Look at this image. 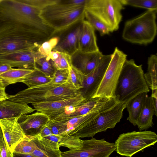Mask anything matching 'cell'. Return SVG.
<instances>
[{"mask_svg": "<svg viewBox=\"0 0 157 157\" xmlns=\"http://www.w3.org/2000/svg\"><path fill=\"white\" fill-rule=\"evenodd\" d=\"M52 61L57 70L67 69L71 65V56L63 53L59 52L58 57Z\"/></svg>", "mask_w": 157, "mask_h": 157, "instance_id": "d590c367", "label": "cell"}, {"mask_svg": "<svg viewBox=\"0 0 157 157\" xmlns=\"http://www.w3.org/2000/svg\"><path fill=\"white\" fill-rule=\"evenodd\" d=\"M1 1H2V0H0V3H1Z\"/></svg>", "mask_w": 157, "mask_h": 157, "instance_id": "681fc988", "label": "cell"}, {"mask_svg": "<svg viewBox=\"0 0 157 157\" xmlns=\"http://www.w3.org/2000/svg\"><path fill=\"white\" fill-rule=\"evenodd\" d=\"M59 0H25V2L42 10L50 5L57 3Z\"/></svg>", "mask_w": 157, "mask_h": 157, "instance_id": "8d00e7d4", "label": "cell"}, {"mask_svg": "<svg viewBox=\"0 0 157 157\" xmlns=\"http://www.w3.org/2000/svg\"><path fill=\"white\" fill-rule=\"evenodd\" d=\"M60 39L58 36L51 37L41 44L37 49V52L42 56H47L56 46Z\"/></svg>", "mask_w": 157, "mask_h": 157, "instance_id": "e575fe53", "label": "cell"}, {"mask_svg": "<svg viewBox=\"0 0 157 157\" xmlns=\"http://www.w3.org/2000/svg\"><path fill=\"white\" fill-rule=\"evenodd\" d=\"M50 120L46 114L37 112L21 116L18 118V122L26 136L32 137L39 134Z\"/></svg>", "mask_w": 157, "mask_h": 157, "instance_id": "2e32d148", "label": "cell"}, {"mask_svg": "<svg viewBox=\"0 0 157 157\" xmlns=\"http://www.w3.org/2000/svg\"><path fill=\"white\" fill-rule=\"evenodd\" d=\"M147 72L144 75L147 85L152 90L157 89V56L151 55L147 60Z\"/></svg>", "mask_w": 157, "mask_h": 157, "instance_id": "4316f807", "label": "cell"}, {"mask_svg": "<svg viewBox=\"0 0 157 157\" xmlns=\"http://www.w3.org/2000/svg\"><path fill=\"white\" fill-rule=\"evenodd\" d=\"M18 118L0 119L4 139L12 154L17 145L26 136L18 122Z\"/></svg>", "mask_w": 157, "mask_h": 157, "instance_id": "9a60e30c", "label": "cell"}, {"mask_svg": "<svg viewBox=\"0 0 157 157\" xmlns=\"http://www.w3.org/2000/svg\"></svg>", "mask_w": 157, "mask_h": 157, "instance_id": "f907efd6", "label": "cell"}, {"mask_svg": "<svg viewBox=\"0 0 157 157\" xmlns=\"http://www.w3.org/2000/svg\"><path fill=\"white\" fill-rule=\"evenodd\" d=\"M87 0H59L41 11V17L51 15L61 11L71 10L85 6Z\"/></svg>", "mask_w": 157, "mask_h": 157, "instance_id": "603a6c76", "label": "cell"}, {"mask_svg": "<svg viewBox=\"0 0 157 157\" xmlns=\"http://www.w3.org/2000/svg\"><path fill=\"white\" fill-rule=\"evenodd\" d=\"M37 49L0 54V65L12 68L34 69L36 67V60L44 56L38 53Z\"/></svg>", "mask_w": 157, "mask_h": 157, "instance_id": "7c38bea8", "label": "cell"}, {"mask_svg": "<svg viewBox=\"0 0 157 157\" xmlns=\"http://www.w3.org/2000/svg\"><path fill=\"white\" fill-rule=\"evenodd\" d=\"M85 6L75 9L59 12L41 17L56 33L66 29L84 20Z\"/></svg>", "mask_w": 157, "mask_h": 157, "instance_id": "8fae6325", "label": "cell"}, {"mask_svg": "<svg viewBox=\"0 0 157 157\" xmlns=\"http://www.w3.org/2000/svg\"><path fill=\"white\" fill-rule=\"evenodd\" d=\"M68 69L57 70L52 78V81L57 84H61L65 82L68 75Z\"/></svg>", "mask_w": 157, "mask_h": 157, "instance_id": "74e56055", "label": "cell"}, {"mask_svg": "<svg viewBox=\"0 0 157 157\" xmlns=\"http://www.w3.org/2000/svg\"><path fill=\"white\" fill-rule=\"evenodd\" d=\"M29 137L36 146L30 154L36 157H61L62 152L57 143L44 138L39 134Z\"/></svg>", "mask_w": 157, "mask_h": 157, "instance_id": "d6986e66", "label": "cell"}, {"mask_svg": "<svg viewBox=\"0 0 157 157\" xmlns=\"http://www.w3.org/2000/svg\"><path fill=\"white\" fill-rule=\"evenodd\" d=\"M81 21L63 37L60 38L53 51L70 56L78 50V40L81 29Z\"/></svg>", "mask_w": 157, "mask_h": 157, "instance_id": "44dd1931", "label": "cell"}, {"mask_svg": "<svg viewBox=\"0 0 157 157\" xmlns=\"http://www.w3.org/2000/svg\"><path fill=\"white\" fill-rule=\"evenodd\" d=\"M12 157H36L30 154L13 153Z\"/></svg>", "mask_w": 157, "mask_h": 157, "instance_id": "f6af8a7d", "label": "cell"}, {"mask_svg": "<svg viewBox=\"0 0 157 157\" xmlns=\"http://www.w3.org/2000/svg\"><path fill=\"white\" fill-rule=\"evenodd\" d=\"M41 11L25 0H2L0 3L3 20L31 28L48 40L56 33L41 17Z\"/></svg>", "mask_w": 157, "mask_h": 157, "instance_id": "6da1fadb", "label": "cell"}, {"mask_svg": "<svg viewBox=\"0 0 157 157\" xmlns=\"http://www.w3.org/2000/svg\"><path fill=\"white\" fill-rule=\"evenodd\" d=\"M147 96V93H143L135 96L127 103L126 108L129 113L127 120L134 126L136 125L143 104Z\"/></svg>", "mask_w": 157, "mask_h": 157, "instance_id": "d4e9b609", "label": "cell"}, {"mask_svg": "<svg viewBox=\"0 0 157 157\" xmlns=\"http://www.w3.org/2000/svg\"><path fill=\"white\" fill-rule=\"evenodd\" d=\"M35 110L28 104L7 100L0 101V119L19 118L22 116L32 113Z\"/></svg>", "mask_w": 157, "mask_h": 157, "instance_id": "ffe728a7", "label": "cell"}, {"mask_svg": "<svg viewBox=\"0 0 157 157\" xmlns=\"http://www.w3.org/2000/svg\"><path fill=\"white\" fill-rule=\"evenodd\" d=\"M79 92L70 82L61 84L50 82L28 87L14 95H7V100L23 104L52 102L73 98Z\"/></svg>", "mask_w": 157, "mask_h": 157, "instance_id": "7a4b0ae2", "label": "cell"}, {"mask_svg": "<svg viewBox=\"0 0 157 157\" xmlns=\"http://www.w3.org/2000/svg\"><path fill=\"white\" fill-rule=\"evenodd\" d=\"M43 138L57 143L60 138V135L52 134Z\"/></svg>", "mask_w": 157, "mask_h": 157, "instance_id": "ee69618b", "label": "cell"}, {"mask_svg": "<svg viewBox=\"0 0 157 157\" xmlns=\"http://www.w3.org/2000/svg\"><path fill=\"white\" fill-rule=\"evenodd\" d=\"M157 10H147L125 23L122 34L124 40L146 45L152 42L156 34Z\"/></svg>", "mask_w": 157, "mask_h": 157, "instance_id": "5b68a950", "label": "cell"}, {"mask_svg": "<svg viewBox=\"0 0 157 157\" xmlns=\"http://www.w3.org/2000/svg\"><path fill=\"white\" fill-rule=\"evenodd\" d=\"M157 141L156 133L150 131H135L121 134L114 143L119 155L131 157Z\"/></svg>", "mask_w": 157, "mask_h": 157, "instance_id": "ba28073f", "label": "cell"}, {"mask_svg": "<svg viewBox=\"0 0 157 157\" xmlns=\"http://www.w3.org/2000/svg\"><path fill=\"white\" fill-rule=\"evenodd\" d=\"M152 97L147 96L143 104L141 111L136 122L140 131L146 130L153 125V117L157 116Z\"/></svg>", "mask_w": 157, "mask_h": 157, "instance_id": "7402d4cb", "label": "cell"}, {"mask_svg": "<svg viewBox=\"0 0 157 157\" xmlns=\"http://www.w3.org/2000/svg\"><path fill=\"white\" fill-rule=\"evenodd\" d=\"M102 111H93L85 115L75 117L67 120L53 121H58L62 125L65 131V133L63 135H67L82 127Z\"/></svg>", "mask_w": 157, "mask_h": 157, "instance_id": "cb8c5ba5", "label": "cell"}, {"mask_svg": "<svg viewBox=\"0 0 157 157\" xmlns=\"http://www.w3.org/2000/svg\"><path fill=\"white\" fill-rule=\"evenodd\" d=\"M151 95L152 97L155 111L157 113V89L152 90Z\"/></svg>", "mask_w": 157, "mask_h": 157, "instance_id": "b9f144b4", "label": "cell"}, {"mask_svg": "<svg viewBox=\"0 0 157 157\" xmlns=\"http://www.w3.org/2000/svg\"><path fill=\"white\" fill-rule=\"evenodd\" d=\"M68 75L67 81L79 91L83 88L85 75L79 70L71 65L68 68Z\"/></svg>", "mask_w": 157, "mask_h": 157, "instance_id": "4dcf8cb0", "label": "cell"}, {"mask_svg": "<svg viewBox=\"0 0 157 157\" xmlns=\"http://www.w3.org/2000/svg\"><path fill=\"white\" fill-rule=\"evenodd\" d=\"M127 56L117 47L115 48L103 78L92 98H110L115 97L114 92L123 65L127 60Z\"/></svg>", "mask_w": 157, "mask_h": 157, "instance_id": "9c48e42d", "label": "cell"}, {"mask_svg": "<svg viewBox=\"0 0 157 157\" xmlns=\"http://www.w3.org/2000/svg\"><path fill=\"white\" fill-rule=\"evenodd\" d=\"M127 103L119 102L112 108L99 113L82 127L67 135L79 138L93 137L96 133L114 128L123 117Z\"/></svg>", "mask_w": 157, "mask_h": 157, "instance_id": "8992f818", "label": "cell"}, {"mask_svg": "<svg viewBox=\"0 0 157 157\" xmlns=\"http://www.w3.org/2000/svg\"><path fill=\"white\" fill-rule=\"evenodd\" d=\"M124 5L157 10V0H120Z\"/></svg>", "mask_w": 157, "mask_h": 157, "instance_id": "d6a6232c", "label": "cell"}, {"mask_svg": "<svg viewBox=\"0 0 157 157\" xmlns=\"http://www.w3.org/2000/svg\"><path fill=\"white\" fill-rule=\"evenodd\" d=\"M4 139V136L0 124V144Z\"/></svg>", "mask_w": 157, "mask_h": 157, "instance_id": "7dc6e473", "label": "cell"}, {"mask_svg": "<svg viewBox=\"0 0 157 157\" xmlns=\"http://www.w3.org/2000/svg\"><path fill=\"white\" fill-rule=\"evenodd\" d=\"M6 87L0 80V101L7 100V95L5 92Z\"/></svg>", "mask_w": 157, "mask_h": 157, "instance_id": "ab89813d", "label": "cell"}, {"mask_svg": "<svg viewBox=\"0 0 157 157\" xmlns=\"http://www.w3.org/2000/svg\"><path fill=\"white\" fill-rule=\"evenodd\" d=\"M81 25V30L78 40V51L82 53L99 51L95 29L86 20L82 21Z\"/></svg>", "mask_w": 157, "mask_h": 157, "instance_id": "ac0fdd59", "label": "cell"}, {"mask_svg": "<svg viewBox=\"0 0 157 157\" xmlns=\"http://www.w3.org/2000/svg\"><path fill=\"white\" fill-rule=\"evenodd\" d=\"M114 143L104 139L98 140L92 137L83 140L82 148L79 150L62 152L61 157H109L115 150Z\"/></svg>", "mask_w": 157, "mask_h": 157, "instance_id": "30bf717a", "label": "cell"}, {"mask_svg": "<svg viewBox=\"0 0 157 157\" xmlns=\"http://www.w3.org/2000/svg\"><path fill=\"white\" fill-rule=\"evenodd\" d=\"M83 140L80 138L67 135H60V138L57 144L59 147H67L70 151L81 149L83 144Z\"/></svg>", "mask_w": 157, "mask_h": 157, "instance_id": "f1b7e54d", "label": "cell"}, {"mask_svg": "<svg viewBox=\"0 0 157 157\" xmlns=\"http://www.w3.org/2000/svg\"><path fill=\"white\" fill-rule=\"evenodd\" d=\"M103 56L100 51L82 53L78 50L71 56V65L86 75L98 65Z\"/></svg>", "mask_w": 157, "mask_h": 157, "instance_id": "e0dca14e", "label": "cell"}, {"mask_svg": "<svg viewBox=\"0 0 157 157\" xmlns=\"http://www.w3.org/2000/svg\"><path fill=\"white\" fill-rule=\"evenodd\" d=\"M12 155L4 139L0 144V157H12Z\"/></svg>", "mask_w": 157, "mask_h": 157, "instance_id": "f35d334b", "label": "cell"}, {"mask_svg": "<svg viewBox=\"0 0 157 157\" xmlns=\"http://www.w3.org/2000/svg\"><path fill=\"white\" fill-rule=\"evenodd\" d=\"M87 100L79 92L75 96L71 98L52 102L35 103L32 105L35 110L45 114L51 120L63 113L67 106L80 105Z\"/></svg>", "mask_w": 157, "mask_h": 157, "instance_id": "5bb4252c", "label": "cell"}, {"mask_svg": "<svg viewBox=\"0 0 157 157\" xmlns=\"http://www.w3.org/2000/svg\"><path fill=\"white\" fill-rule=\"evenodd\" d=\"M142 65L133 59L124 63L116 86L115 97L120 102L127 103L140 94L150 91L144 78Z\"/></svg>", "mask_w": 157, "mask_h": 157, "instance_id": "277c9868", "label": "cell"}, {"mask_svg": "<svg viewBox=\"0 0 157 157\" xmlns=\"http://www.w3.org/2000/svg\"><path fill=\"white\" fill-rule=\"evenodd\" d=\"M36 148L35 144L29 137L26 136L14 148L13 153L30 154Z\"/></svg>", "mask_w": 157, "mask_h": 157, "instance_id": "836d02e7", "label": "cell"}, {"mask_svg": "<svg viewBox=\"0 0 157 157\" xmlns=\"http://www.w3.org/2000/svg\"><path fill=\"white\" fill-rule=\"evenodd\" d=\"M52 78L47 76L39 68L36 67L31 73L27 75L21 82L28 87H31L48 83Z\"/></svg>", "mask_w": 157, "mask_h": 157, "instance_id": "83f0119b", "label": "cell"}, {"mask_svg": "<svg viewBox=\"0 0 157 157\" xmlns=\"http://www.w3.org/2000/svg\"><path fill=\"white\" fill-rule=\"evenodd\" d=\"M52 134V133L50 128L46 125V126L42 130L39 135L44 137Z\"/></svg>", "mask_w": 157, "mask_h": 157, "instance_id": "60d3db41", "label": "cell"}, {"mask_svg": "<svg viewBox=\"0 0 157 157\" xmlns=\"http://www.w3.org/2000/svg\"><path fill=\"white\" fill-rule=\"evenodd\" d=\"M47 40L34 29L13 23L0 33V54L37 49Z\"/></svg>", "mask_w": 157, "mask_h": 157, "instance_id": "3957f363", "label": "cell"}, {"mask_svg": "<svg viewBox=\"0 0 157 157\" xmlns=\"http://www.w3.org/2000/svg\"><path fill=\"white\" fill-rule=\"evenodd\" d=\"M5 21L4 20H3L2 18H1V17H0V23L2 22H3Z\"/></svg>", "mask_w": 157, "mask_h": 157, "instance_id": "c3c4849f", "label": "cell"}, {"mask_svg": "<svg viewBox=\"0 0 157 157\" xmlns=\"http://www.w3.org/2000/svg\"><path fill=\"white\" fill-rule=\"evenodd\" d=\"M85 18L95 30L99 32L101 36L108 34L110 32L108 28L102 21L86 9Z\"/></svg>", "mask_w": 157, "mask_h": 157, "instance_id": "1f68e13d", "label": "cell"}, {"mask_svg": "<svg viewBox=\"0 0 157 157\" xmlns=\"http://www.w3.org/2000/svg\"><path fill=\"white\" fill-rule=\"evenodd\" d=\"M13 23L11 22L4 21L0 23V33L7 28Z\"/></svg>", "mask_w": 157, "mask_h": 157, "instance_id": "7bdbcfd3", "label": "cell"}, {"mask_svg": "<svg viewBox=\"0 0 157 157\" xmlns=\"http://www.w3.org/2000/svg\"><path fill=\"white\" fill-rule=\"evenodd\" d=\"M123 6L120 0H87L85 7L112 32L119 29Z\"/></svg>", "mask_w": 157, "mask_h": 157, "instance_id": "52a82bcc", "label": "cell"}, {"mask_svg": "<svg viewBox=\"0 0 157 157\" xmlns=\"http://www.w3.org/2000/svg\"><path fill=\"white\" fill-rule=\"evenodd\" d=\"M34 69L12 68L0 75V80L6 87L9 85L21 82Z\"/></svg>", "mask_w": 157, "mask_h": 157, "instance_id": "484cf974", "label": "cell"}, {"mask_svg": "<svg viewBox=\"0 0 157 157\" xmlns=\"http://www.w3.org/2000/svg\"><path fill=\"white\" fill-rule=\"evenodd\" d=\"M12 68L9 66L0 65V75Z\"/></svg>", "mask_w": 157, "mask_h": 157, "instance_id": "bcb514c9", "label": "cell"}, {"mask_svg": "<svg viewBox=\"0 0 157 157\" xmlns=\"http://www.w3.org/2000/svg\"><path fill=\"white\" fill-rule=\"evenodd\" d=\"M36 67L39 68L48 77L52 78L57 70L53 62L47 56L37 59L36 62Z\"/></svg>", "mask_w": 157, "mask_h": 157, "instance_id": "f546056e", "label": "cell"}, {"mask_svg": "<svg viewBox=\"0 0 157 157\" xmlns=\"http://www.w3.org/2000/svg\"><path fill=\"white\" fill-rule=\"evenodd\" d=\"M112 54L103 56L98 65L85 75L83 88L79 91L87 99L91 98L97 91L109 65Z\"/></svg>", "mask_w": 157, "mask_h": 157, "instance_id": "4fadbf2b", "label": "cell"}]
</instances>
